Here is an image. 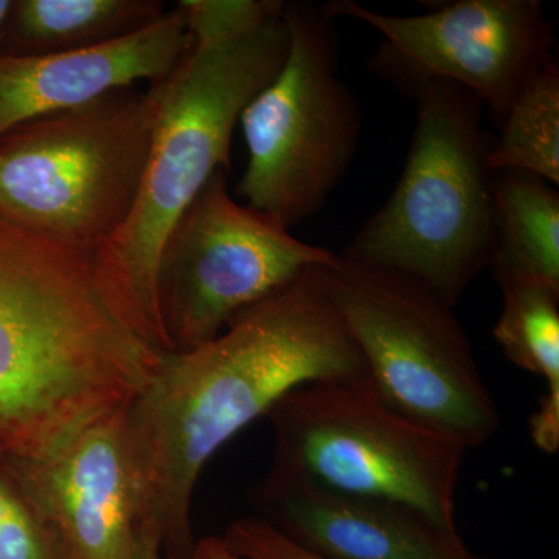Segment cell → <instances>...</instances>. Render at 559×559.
I'll return each instance as SVG.
<instances>
[{"instance_id": "ac0fdd59", "label": "cell", "mask_w": 559, "mask_h": 559, "mask_svg": "<svg viewBox=\"0 0 559 559\" xmlns=\"http://www.w3.org/2000/svg\"><path fill=\"white\" fill-rule=\"evenodd\" d=\"M0 559H57L35 511L0 460Z\"/></svg>"}, {"instance_id": "7402d4cb", "label": "cell", "mask_w": 559, "mask_h": 559, "mask_svg": "<svg viewBox=\"0 0 559 559\" xmlns=\"http://www.w3.org/2000/svg\"><path fill=\"white\" fill-rule=\"evenodd\" d=\"M11 3H13L11 0H0V28H2L3 22H5L7 16H9Z\"/></svg>"}, {"instance_id": "9c48e42d", "label": "cell", "mask_w": 559, "mask_h": 559, "mask_svg": "<svg viewBox=\"0 0 559 559\" xmlns=\"http://www.w3.org/2000/svg\"><path fill=\"white\" fill-rule=\"evenodd\" d=\"M219 170L179 216L162 248L157 305L173 353L201 347L231 319L337 253L294 237L234 200Z\"/></svg>"}, {"instance_id": "44dd1931", "label": "cell", "mask_w": 559, "mask_h": 559, "mask_svg": "<svg viewBox=\"0 0 559 559\" xmlns=\"http://www.w3.org/2000/svg\"><path fill=\"white\" fill-rule=\"evenodd\" d=\"M189 559H245L231 551L221 536H207L197 540Z\"/></svg>"}, {"instance_id": "5b68a950", "label": "cell", "mask_w": 559, "mask_h": 559, "mask_svg": "<svg viewBox=\"0 0 559 559\" xmlns=\"http://www.w3.org/2000/svg\"><path fill=\"white\" fill-rule=\"evenodd\" d=\"M266 418L274 430L271 476L392 500L459 532L468 448L392 409L369 374L300 385Z\"/></svg>"}, {"instance_id": "3957f363", "label": "cell", "mask_w": 559, "mask_h": 559, "mask_svg": "<svg viewBox=\"0 0 559 559\" xmlns=\"http://www.w3.org/2000/svg\"><path fill=\"white\" fill-rule=\"evenodd\" d=\"M162 358L108 310L90 253L0 218V457H43L124 409Z\"/></svg>"}, {"instance_id": "6da1fadb", "label": "cell", "mask_w": 559, "mask_h": 559, "mask_svg": "<svg viewBox=\"0 0 559 559\" xmlns=\"http://www.w3.org/2000/svg\"><path fill=\"white\" fill-rule=\"evenodd\" d=\"M312 267L238 312L215 340L162 358L124 407L139 525L162 555L189 559L194 488L213 455L290 390L366 377L358 345Z\"/></svg>"}, {"instance_id": "9a60e30c", "label": "cell", "mask_w": 559, "mask_h": 559, "mask_svg": "<svg viewBox=\"0 0 559 559\" xmlns=\"http://www.w3.org/2000/svg\"><path fill=\"white\" fill-rule=\"evenodd\" d=\"M502 311L492 337L514 366L546 382L538 411L530 418V437L539 451L559 450V285L544 280L496 278Z\"/></svg>"}, {"instance_id": "8992f818", "label": "cell", "mask_w": 559, "mask_h": 559, "mask_svg": "<svg viewBox=\"0 0 559 559\" xmlns=\"http://www.w3.org/2000/svg\"><path fill=\"white\" fill-rule=\"evenodd\" d=\"M156 110L124 87L25 121L0 138V218L95 252L138 200Z\"/></svg>"}, {"instance_id": "d6986e66", "label": "cell", "mask_w": 559, "mask_h": 559, "mask_svg": "<svg viewBox=\"0 0 559 559\" xmlns=\"http://www.w3.org/2000/svg\"><path fill=\"white\" fill-rule=\"evenodd\" d=\"M221 538L245 559H323L285 538L260 516L231 522Z\"/></svg>"}, {"instance_id": "e0dca14e", "label": "cell", "mask_w": 559, "mask_h": 559, "mask_svg": "<svg viewBox=\"0 0 559 559\" xmlns=\"http://www.w3.org/2000/svg\"><path fill=\"white\" fill-rule=\"evenodd\" d=\"M492 171L527 173L559 182V68L551 61L511 103L489 143Z\"/></svg>"}, {"instance_id": "ffe728a7", "label": "cell", "mask_w": 559, "mask_h": 559, "mask_svg": "<svg viewBox=\"0 0 559 559\" xmlns=\"http://www.w3.org/2000/svg\"><path fill=\"white\" fill-rule=\"evenodd\" d=\"M132 559H164L159 535L150 525H139L138 532H135Z\"/></svg>"}, {"instance_id": "30bf717a", "label": "cell", "mask_w": 559, "mask_h": 559, "mask_svg": "<svg viewBox=\"0 0 559 559\" xmlns=\"http://www.w3.org/2000/svg\"><path fill=\"white\" fill-rule=\"evenodd\" d=\"M331 20L374 28L380 51L403 68L454 81L480 98L496 127L511 103L551 61L555 36L538 0H460L421 16H395L355 0L322 5Z\"/></svg>"}, {"instance_id": "7a4b0ae2", "label": "cell", "mask_w": 559, "mask_h": 559, "mask_svg": "<svg viewBox=\"0 0 559 559\" xmlns=\"http://www.w3.org/2000/svg\"><path fill=\"white\" fill-rule=\"evenodd\" d=\"M278 0H179L190 44L148 91L156 110L142 186L130 216L91 255L95 285L124 329L173 355L157 305L162 248L216 171L230 170L231 135L277 75L289 47Z\"/></svg>"}, {"instance_id": "52a82bcc", "label": "cell", "mask_w": 559, "mask_h": 559, "mask_svg": "<svg viewBox=\"0 0 559 559\" xmlns=\"http://www.w3.org/2000/svg\"><path fill=\"white\" fill-rule=\"evenodd\" d=\"M322 272L367 374L392 409L468 450L496 436L499 406L454 308L418 280L340 253Z\"/></svg>"}, {"instance_id": "2e32d148", "label": "cell", "mask_w": 559, "mask_h": 559, "mask_svg": "<svg viewBox=\"0 0 559 559\" xmlns=\"http://www.w3.org/2000/svg\"><path fill=\"white\" fill-rule=\"evenodd\" d=\"M498 242L489 270L495 277L544 280L559 285V194L527 173L492 175Z\"/></svg>"}, {"instance_id": "277c9868", "label": "cell", "mask_w": 559, "mask_h": 559, "mask_svg": "<svg viewBox=\"0 0 559 559\" xmlns=\"http://www.w3.org/2000/svg\"><path fill=\"white\" fill-rule=\"evenodd\" d=\"M373 70L412 97L417 120L395 190L340 255L418 280L455 308L498 242L485 105L454 81L403 68L380 50Z\"/></svg>"}, {"instance_id": "8fae6325", "label": "cell", "mask_w": 559, "mask_h": 559, "mask_svg": "<svg viewBox=\"0 0 559 559\" xmlns=\"http://www.w3.org/2000/svg\"><path fill=\"white\" fill-rule=\"evenodd\" d=\"M123 412L43 457H0L57 559H132L139 503Z\"/></svg>"}, {"instance_id": "7c38bea8", "label": "cell", "mask_w": 559, "mask_h": 559, "mask_svg": "<svg viewBox=\"0 0 559 559\" xmlns=\"http://www.w3.org/2000/svg\"><path fill=\"white\" fill-rule=\"evenodd\" d=\"M261 520L323 559H491L421 511L266 474L252 491Z\"/></svg>"}, {"instance_id": "ba28073f", "label": "cell", "mask_w": 559, "mask_h": 559, "mask_svg": "<svg viewBox=\"0 0 559 559\" xmlns=\"http://www.w3.org/2000/svg\"><path fill=\"white\" fill-rule=\"evenodd\" d=\"M283 16L288 53L241 114L249 159L237 193L290 230L340 186L355 157L362 114L340 73L333 20L308 2L285 3Z\"/></svg>"}, {"instance_id": "5bb4252c", "label": "cell", "mask_w": 559, "mask_h": 559, "mask_svg": "<svg viewBox=\"0 0 559 559\" xmlns=\"http://www.w3.org/2000/svg\"><path fill=\"white\" fill-rule=\"evenodd\" d=\"M165 13L160 0H16L0 28V55L90 49L142 31Z\"/></svg>"}, {"instance_id": "4fadbf2b", "label": "cell", "mask_w": 559, "mask_h": 559, "mask_svg": "<svg viewBox=\"0 0 559 559\" xmlns=\"http://www.w3.org/2000/svg\"><path fill=\"white\" fill-rule=\"evenodd\" d=\"M190 44L178 7L100 46L38 57L0 55V138L25 121L80 108L135 81L164 79Z\"/></svg>"}]
</instances>
